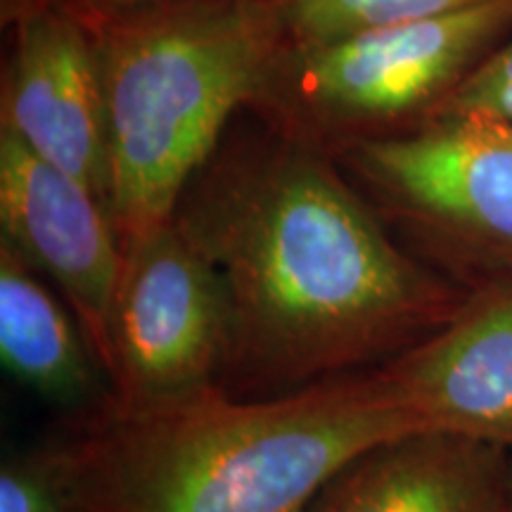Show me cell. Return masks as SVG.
I'll return each mask as SVG.
<instances>
[{
    "label": "cell",
    "mask_w": 512,
    "mask_h": 512,
    "mask_svg": "<svg viewBox=\"0 0 512 512\" xmlns=\"http://www.w3.org/2000/svg\"><path fill=\"white\" fill-rule=\"evenodd\" d=\"M174 223L226 287L221 387L235 396L380 368L470 294L415 259L335 159L247 112L192 178Z\"/></svg>",
    "instance_id": "obj_1"
},
{
    "label": "cell",
    "mask_w": 512,
    "mask_h": 512,
    "mask_svg": "<svg viewBox=\"0 0 512 512\" xmlns=\"http://www.w3.org/2000/svg\"><path fill=\"white\" fill-rule=\"evenodd\" d=\"M415 434L375 368L278 396L110 401L50 446L81 512H311L351 463Z\"/></svg>",
    "instance_id": "obj_2"
},
{
    "label": "cell",
    "mask_w": 512,
    "mask_h": 512,
    "mask_svg": "<svg viewBox=\"0 0 512 512\" xmlns=\"http://www.w3.org/2000/svg\"><path fill=\"white\" fill-rule=\"evenodd\" d=\"M81 17V15H79ZM121 242L166 226L287 46L278 0H152L81 17Z\"/></svg>",
    "instance_id": "obj_3"
},
{
    "label": "cell",
    "mask_w": 512,
    "mask_h": 512,
    "mask_svg": "<svg viewBox=\"0 0 512 512\" xmlns=\"http://www.w3.org/2000/svg\"><path fill=\"white\" fill-rule=\"evenodd\" d=\"M512 31V0L453 15L285 46L247 114L337 159L437 117Z\"/></svg>",
    "instance_id": "obj_4"
},
{
    "label": "cell",
    "mask_w": 512,
    "mask_h": 512,
    "mask_svg": "<svg viewBox=\"0 0 512 512\" xmlns=\"http://www.w3.org/2000/svg\"><path fill=\"white\" fill-rule=\"evenodd\" d=\"M335 162L415 259L465 292L512 280V121L439 114Z\"/></svg>",
    "instance_id": "obj_5"
},
{
    "label": "cell",
    "mask_w": 512,
    "mask_h": 512,
    "mask_svg": "<svg viewBox=\"0 0 512 512\" xmlns=\"http://www.w3.org/2000/svg\"><path fill=\"white\" fill-rule=\"evenodd\" d=\"M110 339L107 387L121 408L159 406L221 384L230 344L226 287L174 221L124 240Z\"/></svg>",
    "instance_id": "obj_6"
},
{
    "label": "cell",
    "mask_w": 512,
    "mask_h": 512,
    "mask_svg": "<svg viewBox=\"0 0 512 512\" xmlns=\"http://www.w3.org/2000/svg\"><path fill=\"white\" fill-rule=\"evenodd\" d=\"M0 131L110 207L105 102L86 22L67 0H0Z\"/></svg>",
    "instance_id": "obj_7"
},
{
    "label": "cell",
    "mask_w": 512,
    "mask_h": 512,
    "mask_svg": "<svg viewBox=\"0 0 512 512\" xmlns=\"http://www.w3.org/2000/svg\"><path fill=\"white\" fill-rule=\"evenodd\" d=\"M0 240L57 287L107 377L112 306L124 261L112 211L79 178L3 131Z\"/></svg>",
    "instance_id": "obj_8"
},
{
    "label": "cell",
    "mask_w": 512,
    "mask_h": 512,
    "mask_svg": "<svg viewBox=\"0 0 512 512\" xmlns=\"http://www.w3.org/2000/svg\"><path fill=\"white\" fill-rule=\"evenodd\" d=\"M377 370L418 434L512 453V280L470 292L444 325Z\"/></svg>",
    "instance_id": "obj_9"
},
{
    "label": "cell",
    "mask_w": 512,
    "mask_h": 512,
    "mask_svg": "<svg viewBox=\"0 0 512 512\" xmlns=\"http://www.w3.org/2000/svg\"><path fill=\"white\" fill-rule=\"evenodd\" d=\"M508 453L477 439L415 434L351 463L311 512H508Z\"/></svg>",
    "instance_id": "obj_10"
},
{
    "label": "cell",
    "mask_w": 512,
    "mask_h": 512,
    "mask_svg": "<svg viewBox=\"0 0 512 512\" xmlns=\"http://www.w3.org/2000/svg\"><path fill=\"white\" fill-rule=\"evenodd\" d=\"M0 358L17 382L55 406L93 413L112 401L100 382L107 377L72 309L3 240Z\"/></svg>",
    "instance_id": "obj_11"
},
{
    "label": "cell",
    "mask_w": 512,
    "mask_h": 512,
    "mask_svg": "<svg viewBox=\"0 0 512 512\" xmlns=\"http://www.w3.org/2000/svg\"><path fill=\"white\" fill-rule=\"evenodd\" d=\"M491 0H278L287 46L320 43L356 31L420 22Z\"/></svg>",
    "instance_id": "obj_12"
},
{
    "label": "cell",
    "mask_w": 512,
    "mask_h": 512,
    "mask_svg": "<svg viewBox=\"0 0 512 512\" xmlns=\"http://www.w3.org/2000/svg\"><path fill=\"white\" fill-rule=\"evenodd\" d=\"M0 512H81L53 446L5 460L0 470Z\"/></svg>",
    "instance_id": "obj_13"
},
{
    "label": "cell",
    "mask_w": 512,
    "mask_h": 512,
    "mask_svg": "<svg viewBox=\"0 0 512 512\" xmlns=\"http://www.w3.org/2000/svg\"><path fill=\"white\" fill-rule=\"evenodd\" d=\"M451 112H482L512 121V31L460 83L439 114Z\"/></svg>",
    "instance_id": "obj_14"
},
{
    "label": "cell",
    "mask_w": 512,
    "mask_h": 512,
    "mask_svg": "<svg viewBox=\"0 0 512 512\" xmlns=\"http://www.w3.org/2000/svg\"><path fill=\"white\" fill-rule=\"evenodd\" d=\"M67 3L72 5L81 17H93V15H102V12L131 8V5L152 3V0H67Z\"/></svg>",
    "instance_id": "obj_15"
},
{
    "label": "cell",
    "mask_w": 512,
    "mask_h": 512,
    "mask_svg": "<svg viewBox=\"0 0 512 512\" xmlns=\"http://www.w3.org/2000/svg\"><path fill=\"white\" fill-rule=\"evenodd\" d=\"M508 512H512V486H510V510Z\"/></svg>",
    "instance_id": "obj_16"
}]
</instances>
